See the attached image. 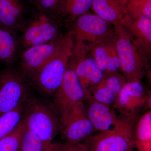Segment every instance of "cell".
Returning a JSON list of instances; mask_svg holds the SVG:
<instances>
[{
  "label": "cell",
  "mask_w": 151,
  "mask_h": 151,
  "mask_svg": "<svg viewBox=\"0 0 151 151\" xmlns=\"http://www.w3.org/2000/svg\"><path fill=\"white\" fill-rule=\"evenodd\" d=\"M74 47V40L70 32L60 37L51 57L30 78L45 96L52 97L59 87L73 55Z\"/></svg>",
  "instance_id": "1"
},
{
  "label": "cell",
  "mask_w": 151,
  "mask_h": 151,
  "mask_svg": "<svg viewBox=\"0 0 151 151\" xmlns=\"http://www.w3.org/2000/svg\"><path fill=\"white\" fill-rule=\"evenodd\" d=\"M21 122L47 147L60 133V118L52 106L29 96L25 102Z\"/></svg>",
  "instance_id": "2"
},
{
  "label": "cell",
  "mask_w": 151,
  "mask_h": 151,
  "mask_svg": "<svg viewBox=\"0 0 151 151\" xmlns=\"http://www.w3.org/2000/svg\"><path fill=\"white\" fill-rule=\"evenodd\" d=\"M113 28L120 72L127 81H141L148 66L147 55L122 24Z\"/></svg>",
  "instance_id": "3"
},
{
  "label": "cell",
  "mask_w": 151,
  "mask_h": 151,
  "mask_svg": "<svg viewBox=\"0 0 151 151\" xmlns=\"http://www.w3.org/2000/svg\"><path fill=\"white\" fill-rule=\"evenodd\" d=\"M84 102L87 104L84 106L87 116L95 131L117 132L134 138L137 122L121 116L110 106L91 98Z\"/></svg>",
  "instance_id": "4"
},
{
  "label": "cell",
  "mask_w": 151,
  "mask_h": 151,
  "mask_svg": "<svg viewBox=\"0 0 151 151\" xmlns=\"http://www.w3.org/2000/svg\"><path fill=\"white\" fill-rule=\"evenodd\" d=\"M150 92L141 81H127L111 108L125 118L137 122L141 113L151 109Z\"/></svg>",
  "instance_id": "5"
},
{
  "label": "cell",
  "mask_w": 151,
  "mask_h": 151,
  "mask_svg": "<svg viewBox=\"0 0 151 151\" xmlns=\"http://www.w3.org/2000/svg\"><path fill=\"white\" fill-rule=\"evenodd\" d=\"M52 97V106L59 115L61 124L76 104L88 99L69 63L62 82Z\"/></svg>",
  "instance_id": "6"
},
{
  "label": "cell",
  "mask_w": 151,
  "mask_h": 151,
  "mask_svg": "<svg viewBox=\"0 0 151 151\" xmlns=\"http://www.w3.org/2000/svg\"><path fill=\"white\" fill-rule=\"evenodd\" d=\"M97 15L82 14L78 17L70 32L74 47L87 46L113 36L114 28Z\"/></svg>",
  "instance_id": "7"
},
{
  "label": "cell",
  "mask_w": 151,
  "mask_h": 151,
  "mask_svg": "<svg viewBox=\"0 0 151 151\" xmlns=\"http://www.w3.org/2000/svg\"><path fill=\"white\" fill-rule=\"evenodd\" d=\"M24 76L7 68L0 73V116L13 111L29 96Z\"/></svg>",
  "instance_id": "8"
},
{
  "label": "cell",
  "mask_w": 151,
  "mask_h": 151,
  "mask_svg": "<svg viewBox=\"0 0 151 151\" xmlns=\"http://www.w3.org/2000/svg\"><path fill=\"white\" fill-rule=\"evenodd\" d=\"M69 63L89 98L93 89L103 78L104 73L97 68L86 46L74 47Z\"/></svg>",
  "instance_id": "9"
},
{
  "label": "cell",
  "mask_w": 151,
  "mask_h": 151,
  "mask_svg": "<svg viewBox=\"0 0 151 151\" xmlns=\"http://www.w3.org/2000/svg\"><path fill=\"white\" fill-rule=\"evenodd\" d=\"M95 130L87 116L84 102L73 107L61 123L60 132L65 143L73 144L85 140Z\"/></svg>",
  "instance_id": "10"
},
{
  "label": "cell",
  "mask_w": 151,
  "mask_h": 151,
  "mask_svg": "<svg viewBox=\"0 0 151 151\" xmlns=\"http://www.w3.org/2000/svg\"><path fill=\"white\" fill-rule=\"evenodd\" d=\"M60 37L48 43L28 47L22 55V75L30 78L51 57L59 43Z\"/></svg>",
  "instance_id": "11"
},
{
  "label": "cell",
  "mask_w": 151,
  "mask_h": 151,
  "mask_svg": "<svg viewBox=\"0 0 151 151\" xmlns=\"http://www.w3.org/2000/svg\"><path fill=\"white\" fill-rule=\"evenodd\" d=\"M85 140L89 151H129L135 147L134 137L117 132H100Z\"/></svg>",
  "instance_id": "12"
},
{
  "label": "cell",
  "mask_w": 151,
  "mask_h": 151,
  "mask_svg": "<svg viewBox=\"0 0 151 151\" xmlns=\"http://www.w3.org/2000/svg\"><path fill=\"white\" fill-rule=\"evenodd\" d=\"M97 68L103 73L120 71V63L116 51L114 35L86 46Z\"/></svg>",
  "instance_id": "13"
},
{
  "label": "cell",
  "mask_w": 151,
  "mask_h": 151,
  "mask_svg": "<svg viewBox=\"0 0 151 151\" xmlns=\"http://www.w3.org/2000/svg\"><path fill=\"white\" fill-rule=\"evenodd\" d=\"M127 82L120 71L104 73L103 78L93 89L89 98L112 107Z\"/></svg>",
  "instance_id": "14"
},
{
  "label": "cell",
  "mask_w": 151,
  "mask_h": 151,
  "mask_svg": "<svg viewBox=\"0 0 151 151\" xmlns=\"http://www.w3.org/2000/svg\"><path fill=\"white\" fill-rule=\"evenodd\" d=\"M58 28L48 17L42 15L30 25L24 35V46L28 47L50 42L56 39Z\"/></svg>",
  "instance_id": "15"
},
{
  "label": "cell",
  "mask_w": 151,
  "mask_h": 151,
  "mask_svg": "<svg viewBox=\"0 0 151 151\" xmlns=\"http://www.w3.org/2000/svg\"><path fill=\"white\" fill-rule=\"evenodd\" d=\"M122 24L136 41L147 56L151 51V19L142 17L132 18L127 14Z\"/></svg>",
  "instance_id": "16"
},
{
  "label": "cell",
  "mask_w": 151,
  "mask_h": 151,
  "mask_svg": "<svg viewBox=\"0 0 151 151\" xmlns=\"http://www.w3.org/2000/svg\"><path fill=\"white\" fill-rule=\"evenodd\" d=\"M92 6L97 16L113 26L122 24L126 15L113 0H92Z\"/></svg>",
  "instance_id": "17"
},
{
  "label": "cell",
  "mask_w": 151,
  "mask_h": 151,
  "mask_svg": "<svg viewBox=\"0 0 151 151\" xmlns=\"http://www.w3.org/2000/svg\"><path fill=\"white\" fill-rule=\"evenodd\" d=\"M135 146L137 151H151V111L141 115L135 125Z\"/></svg>",
  "instance_id": "18"
},
{
  "label": "cell",
  "mask_w": 151,
  "mask_h": 151,
  "mask_svg": "<svg viewBox=\"0 0 151 151\" xmlns=\"http://www.w3.org/2000/svg\"><path fill=\"white\" fill-rule=\"evenodd\" d=\"M22 13L18 0H0V24L12 27L17 23Z\"/></svg>",
  "instance_id": "19"
},
{
  "label": "cell",
  "mask_w": 151,
  "mask_h": 151,
  "mask_svg": "<svg viewBox=\"0 0 151 151\" xmlns=\"http://www.w3.org/2000/svg\"><path fill=\"white\" fill-rule=\"evenodd\" d=\"M26 100L13 111L0 116V140L13 131L20 122Z\"/></svg>",
  "instance_id": "20"
},
{
  "label": "cell",
  "mask_w": 151,
  "mask_h": 151,
  "mask_svg": "<svg viewBox=\"0 0 151 151\" xmlns=\"http://www.w3.org/2000/svg\"><path fill=\"white\" fill-rule=\"evenodd\" d=\"M24 131L21 120L15 129L0 140V151H18Z\"/></svg>",
  "instance_id": "21"
},
{
  "label": "cell",
  "mask_w": 151,
  "mask_h": 151,
  "mask_svg": "<svg viewBox=\"0 0 151 151\" xmlns=\"http://www.w3.org/2000/svg\"><path fill=\"white\" fill-rule=\"evenodd\" d=\"M16 47L14 37L7 31L0 29V61L8 62L11 60Z\"/></svg>",
  "instance_id": "22"
},
{
  "label": "cell",
  "mask_w": 151,
  "mask_h": 151,
  "mask_svg": "<svg viewBox=\"0 0 151 151\" xmlns=\"http://www.w3.org/2000/svg\"><path fill=\"white\" fill-rule=\"evenodd\" d=\"M46 147L35 133L24 127L18 151H44Z\"/></svg>",
  "instance_id": "23"
},
{
  "label": "cell",
  "mask_w": 151,
  "mask_h": 151,
  "mask_svg": "<svg viewBox=\"0 0 151 151\" xmlns=\"http://www.w3.org/2000/svg\"><path fill=\"white\" fill-rule=\"evenodd\" d=\"M129 16L132 18L145 17L151 19V0H137L130 3L129 5Z\"/></svg>",
  "instance_id": "24"
},
{
  "label": "cell",
  "mask_w": 151,
  "mask_h": 151,
  "mask_svg": "<svg viewBox=\"0 0 151 151\" xmlns=\"http://www.w3.org/2000/svg\"><path fill=\"white\" fill-rule=\"evenodd\" d=\"M92 0H77L66 7V10L70 16H80L92 6Z\"/></svg>",
  "instance_id": "25"
},
{
  "label": "cell",
  "mask_w": 151,
  "mask_h": 151,
  "mask_svg": "<svg viewBox=\"0 0 151 151\" xmlns=\"http://www.w3.org/2000/svg\"><path fill=\"white\" fill-rule=\"evenodd\" d=\"M59 151H89L85 144L80 142L70 144L64 142L60 144Z\"/></svg>",
  "instance_id": "26"
},
{
  "label": "cell",
  "mask_w": 151,
  "mask_h": 151,
  "mask_svg": "<svg viewBox=\"0 0 151 151\" xmlns=\"http://www.w3.org/2000/svg\"><path fill=\"white\" fill-rule=\"evenodd\" d=\"M58 1V0H38L40 6L46 10L53 8Z\"/></svg>",
  "instance_id": "27"
},
{
  "label": "cell",
  "mask_w": 151,
  "mask_h": 151,
  "mask_svg": "<svg viewBox=\"0 0 151 151\" xmlns=\"http://www.w3.org/2000/svg\"><path fill=\"white\" fill-rule=\"evenodd\" d=\"M60 143H52L44 151H59Z\"/></svg>",
  "instance_id": "28"
},
{
  "label": "cell",
  "mask_w": 151,
  "mask_h": 151,
  "mask_svg": "<svg viewBox=\"0 0 151 151\" xmlns=\"http://www.w3.org/2000/svg\"><path fill=\"white\" fill-rule=\"evenodd\" d=\"M77 0H68L67 2L66 3V6L71 4L76 1Z\"/></svg>",
  "instance_id": "29"
},
{
  "label": "cell",
  "mask_w": 151,
  "mask_h": 151,
  "mask_svg": "<svg viewBox=\"0 0 151 151\" xmlns=\"http://www.w3.org/2000/svg\"><path fill=\"white\" fill-rule=\"evenodd\" d=\"M129 151H133V149H131V150H129Z\"/></svg>",
  "instance_id": "30"
},
{
  "label": "cell",
  "mask_w": 151,
  "mask_h": 151,
  "mask_svg": "<svg viewBox=\"0 0 151 151\" xmlns=\"http://www.w3.org/2000/svg\"><path fill=\"white\" fill-rule=\"evenodd\" d=\"M0 29H1V28H0Z\"/></svg>",
  "instance_id": "31"
}]
</instances>
